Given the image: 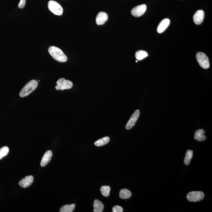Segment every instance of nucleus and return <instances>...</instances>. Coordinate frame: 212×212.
Listing matches in <instances>:
<instances>
[{
	"mask_svg": "<svg viewBox=\"0 0 212 212\" xmlns=\"http://www.w3.org/2000/svg\"><path fill=\"white\" fill-rule=\"evenodd\" d=\"M48 51L49 54L56 61L61 63L65 62L67 61V56L59 48L56 46H51Z\"/></svg>",
	"mask_w": 212,
	"mask_h": 212,
	"instance_id": "nucleus-1",
	"label": "nucleus"
},
{
	"mask_svg": "<svg viewBox=\"0 0 212 212\" xmlns=\"http://www.w3.org/2000/svg\"><path fill=\"white\" fill-rule=\"evenodd\" d=\"M38 85V82L35 80H32L28 82L22 89L20 92V96L24 97L30 95L37 89Z\"/></svg>",
	"mask_w": 212,
	"mask_h": 212,
	"instance_id": "nucleus-2",
	"label": "nucleus"
},
{
	"mask_svg": "<svg viewBox=\"0 0 212 212\" xmlns=\"http://www.w3.org/2000/svg\"><path fill=\"white\" fill-rule=\"evenodd\" d=\"M196 58L199 65L203 69H207L209 67V61L205 54L203 52H198L196 55Z\"/></svg>",
	"mask_w": 212,
	"mask_h": 212,
	"instance_id": "nucleus-3",
	"label": "nucleus"
},
{
	"mask_svg": "<svg viewBox=\"0 0 212 212\" xmlns=\"http://www.w3.org/2000/svg\"><path fill=\"white\" fill-rule=\"evenodd\" d=\"M49 10L54 14L60 16L63 14V9L59 3L56 1H50L48 3Z\"/></svg>",
	"mask_w": 212,
	"mask_h": 212,
	"instance_id": "nucleus-4",
	"label": "nucleus"
},
{
	"mask_svg": "<svg viewBox=\"0 0 212 212\" xmlns=\"http://www.w3.org/2000/svg\"><path fill=\"white\" fill-rule=\"evenodd\" d=\"M204 197L205 195L202 191H192L188 193L187 199L190 202H195L202 200Z\"/></svg>",
	"mask_w": 212,
	"mask_h": 212,
	"instance_id": "nucleus-5",
	"label": "nucleus"
},
{
	"mask_svg": "<svg viewBox=\"0 0 212 212\" xmlns=\"http://www.w3.org/2000/svg\"><path fill=\"white\" fill-rule=\"evenodd\" d=\"M56 84L57 85L55 86V89L57 90H61L62 91L64 90L71 89L73 85L72 82L66 80L64 78L59 79L57 81Z\"/></svg>",
	"mask_w": 212,
	"mask_h": 212,
	"instance_id": "nucleus-6",
	"label": "nucleus"
},
{
	"mask_svg": "<svg viewBox=\"0 0 212 212\" xmlns=\"http://www.w3.org/2000/svg\"><path fill=\"white\" fill-rule=\"evenodd\" d=\"M140 115V111L139 110H137L132 114V115L131 116V118H130V120L127 123L126 126H125V128L127 130L131 129L134 126L136 123H137Z\"/></svg>",
	"mask_w": 212,
	"mask_h": 212,
	"instance_id": "nucleus-7",
	"label": "nucleus"
},
{
	"mask_svg": "<svg viewBox=\"0 0 212 212\" xmlns=\"http://www.w3.org/2000/svg\"><path fill=\"white\" fill-rule=\"evenodd\" d=\"M147 8V6L145 4L137 6L132 9L131 14L133 16L135 17L141 16L145 13Z\"/></svg>",
	"mask_w": 212,
	"mask_h": 212,
	"instance_id": "nucleus-8",
	"label": "nucleus"
},
{
	"mask_svg": "<svg viewBox=\"0 0 212 212\" xmlns=\"http://www.w3.org/2000/svg\"><path fill=\"white\" fill-rule=\"evenodd\" d=\"M34 180L33 176L30 175L26 176L20 181L19 184L20 186L23 188H27L33 184Z\"/></svg>",
	"mask_w": 212,
	"mask_h": 212,
	"instance_id": "nucleus-9",
	"label": "nucleus"
},
{
	"mask_svg": "<svg viewBox=\"0 0 212 212\" xmlns=\"http://www.w3.org/2000/svg\"><path fill=\"white\" fill-rule=\"evenodd\" d=\"M204 16V12L202 10H198L193 16V21L195 24L199 25L202 24L203 22Z\"/></svg>",
	"mask_w": 212,
	"mask_h": 212,
	"instance_id": "nucleus-10",
	"label": "nucleus"
},
{
	"mask_svg": "<svg viewBox=\"0 0 212 212\" xmlns=\"http://www.w3.org/2000/svg\"><path fill=\"white\" fill-rule=\"evenodd\" d=\"M108 19V15L107 13L104 12H100L96 18V23L98 25H102L105 24Z\"/></svg>",
	"mask_w": 212,
	"mask_h": 212,
	"instance_id": "nucleus-11",
	"label": "nucleus"
},
{
	"mask_svg": "<svg viewBox=\"0 0 212 212\" xmlns=\"http://www.w3.org/2000/svg\"><path fill=\"white\" fill-rule=\"evenodd\" d=\"M170 21L168 18H166L163 19L157 28V32L158 33H162L168 28L169 25Z\"/></svg>",
	"mask_w": 212,
	"mask_h": 212,
	"instance_id": "nucleus-12",
	"label": "nucleus"
},
{
	"mask_svg": "<svg viewBox=\"0 0 212 212\" xmlns=\"http://www.w3.org/2000/svg\"><path fill=\"white\" fill-rule=\"evenodd\" d=\"M53 156L52 152L51 151H48L46 152L43 156L42 159L41 164V166L42 167L45 166L47 165L49 162L50 161Z\"/></svg>",
	"mask_w": 212,
	"mask_h": 212,
	"instance_id": "nucleus-13",
	"label": "nucleus"
},
{
	"mask_svg": "<svg viewBox=\"0 0 212 212\" xmlns=\"http://www.w3.org/2000/svg\"><path fill=\"white\" fill-rule=\"evenodd\" d=\"M205 133V131L203 129H199L196 131L194 136L195 140L199 142L205 141L206 139V137L204 134Z\"/></svg>",
	"mask_w": 212,
	"mask_h": 212,
	"instance_id": "nucleus-14",
	"label": "nucleus"
},
{
	"mask_svg": "<svg viewBox=\"0 0 212 212\" xmlns=\"http://www.w3.org/2000/svg\"><path fill=\"white\" fill-rule=\"evenodd\" d=\"M93 206L94 212H102L104 209V205L98 199L94 200Z\"/></svg>",
	"mask_w": 212,
	"mask_h": 212,
	"instance_id": "nucleus-15",
	"label": "nucleus"
},
{
	"mask_svg": "<svg viewBox=\"0 0 212 212\" xmlns=\"http://www.w3.org/2000/svg\"><path fill=\"white\" fill-rule=\"evenodd\" d=\"M119 196L122 199H129L131 197L132 193L129 190L127 189H123L120 191Z\"/></svg>",
	"mask_w": 212,
	"mask_h": 212,
	"instance_id": "nucleus-16",
	"label": "nucleus"
},
{
	"mask_svg": "<svg viewBox=\"0 0 212 212\" xmlns=\"http://www.w3.org/2000/svg\"><path fill=\"white\" fill-rule=\"evenodd\" d=\"M110 140V139L109 137H103V138L99 139L98 140L96 141L94 143V145L98 147L103 146L109 143Z\"/></svg>",
	"mask_w": 212,
	"mask_h": 212,
	"instance_id": "nucleus-17",
	"label": "nucleus"
},
{
	"mask_svg": "<svg viewBox=\"0 0 212 212\" xmlns=\"http://www.w3.org/2000/svg\"><path fill=\"white\" fill-rule=\"evenodd\" d=\"M193 154V151L192 150H188L187 151L184 160V163L185 165H189L191 159L192 158Z\"/></svg>",
	"mask_w": 212,
	"mask_h": 212,
	"instance_id": "nucleus-18",
	"label": "nucleus"
},
{
	"mask_svg": "<svg viewBox=\"0 0 212 212\" xmlns=\"http://www.w3.org/2000/svg\"><path fill=\"white\" fill-rule=\"evenodd\" d=\"M75 204L70 205H66L63 206L60 209V212H72L75 209Z\"/></svg>",
	"mask_w": 212,
	"mask_h": 212,
	"instance_id": "nucleus-19",
	"label": "nucleus"
},
{
	"mask_svg": "<svg viewBox=\"0 0 212 212\" xmlns=\"http://www.w3.org/2000/svg\"><path fill=\"white\" fill-rule=\"evenodd\" d=\"M148 56L147 52L144 50H139L136 52L135 57L138 61H140Z\"/></svg>",
	"mask_w": 212,
	"mask_h": 212,
	"instance_id": "nucleus-20",
	"label": "nucleus"
},
{
	"mask_svg": "<svg viewBox=\"0 0 212 212\" xmlns=\"http://www.w3.org/2000/svg\"><path fill=\"white\" fill-rule=\"evenodd\" d=\"M100 190L103 196L107 197L109 196L111 191V188L109 186H102Z\"/></svg>",
	"mask_w": 212,
	"mask_h": 212,
	"instance_id": "nucleus-21",
	"label": "nucleus"
},
{
	"mask_svg": "<svg viewBox=\"0 0 212 212\" xmlns=\"http://www.w3.org/2000/svg\"><path fill=\"white\" fill-rule=\"evenodd\" d=\"M9 149L8 147L4 146L0 148V160L7 156L8 154Z\"/></svg>",
	"mask_w": 212,
	"mask_h": 212,
	"instance_id": "nucleus-22",
	"label": "nucleus"
},
{
	"mask_svg": "<svg viewBox=\"0 0 212 212\" xmlns=\"http://www.w3.org/2000/svg\"><path fill=\"white\" fill-rule=\"evenodd\" d=\"M123 207L120 206L116 205L115 206L113 207V212H123Z\"/></svg>",
	"mask_w": 212,
	"mask_h": 212,
	"instance_id": "nucleus-23",
	"label": "nucleus"
},
{
	"mask_svg": "<svg viewBox=\"0 0 212 212\" xmlns=\"http://www.w3.org/2000/svg\"><path fill=\"white\" fill-rule=\"evenodd\" d=\"M26 0H20L18 7L19 8H23L25 6Z\"/></svg>",
	"mask_w": 212,
	"mask_h": 212,
	"instance_id": "nucleus-24",
	"label": "nucleus"
},
{
	"mask_svg": "<svg viewBox=\"0 0 212 212\" xmlns=\"http://www.w3.org/2000/svg\"><path fill=\"white\" fill-rule=\"evenodd\" d=\"M136 62H137V61H136Z\"/></svg>",
	"mask_w": 212,
	"mask_h": 212,
	"instance_id": "nucleus-25",
	"label": "nucleus"
}]
</instances>
